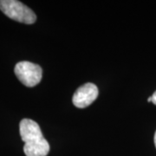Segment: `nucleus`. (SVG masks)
Returning a JSON list of instances; mask_svg holds the SVG:
<instances>
[{
  "label": "nucleus",
  "mask_w": 156,
  "mask_h": 156,
  "mask_svg": "<svg viewBox=\"0 0 156 156\" xmlns=\"http://www.w3.org/2000/svg\"><path fill=\"white\" fill-rule=\"evenodd\" d=\"M147 101H148V102H151V101H152V96L148 97V99H147Z\"/></svg>",
  "instance_id": "6"
},
{
  "label": "nucleus",
  "mask_w": 156,
  "mask_h": 156,
  "mask_svg": "<svg viewBox=\"0 0 156 156\" xmlns=\"http://www.w3.org/2000/svg\"><path fill=\"white\" fill-rule=\"evenodd\" d=\"M19 131L24 142L23 152L26 156H46L50 152V144L43 136L41 128L30 119H23Z\"/></svg>",
  "instance_id": "1"
},
{
  "label": "nucleus",
  "mask_w": 156,
  "mask_h": 156,
  "mask_svg": "<svg viewBox=\"0 0 156 156\" xmlns=\"http://www.w3.org/2000/svg\"><path fill=\"white\" fill-rule=\"evenodd\" d=\"M154 144H155V147H156V132H155V134H154Z\"/></svg>",
  "instance_id": "7"
},
{
  "label": "nucleus",
  "mask_w": 156,
  "mask_h": 156,
  "mask_svg": "<svg viewBox=\"0 0 156 156\" xmlns=\"http://www.w3.org/2000/svg\"><path fill=\"white\" fill-rule=\"evenodd\" d=\"M152 101H153L154 104H155L156 105V91L153 94V95H152Z\"/></svg>",
  "instance_id": "5"
},
{
  "label": "nucleus",
  "mask_w": 156,
  "mask_h": 156,
  "mask_svg": "<svg viewBox=\"0 0 156 156\" xmlns=\"http://www.w3.org/2000/svg\"><path fill=\"white\" fill-rule=\"evenodd\" d=\"M0 10L7 17L17 22L32 24L37 21L34 11L17 0H0Z\"/></svg>",
  "instance_id": "2"
},
{
  "label": "nucleus",
  "mask_w": 156,
  "mask_h": 156,
  "mask_svg": "<svg viewBox=\"0 0 156 156\" xmlns=\"http://www.w3.org/2000/svg\"><path fill=\"white\" fill-rule=\"evenodd\" d=\"M15 75L17 79L26 87H34L41 82L43 76V70L39 65L23 61L16 64L14 69Z\"/></svg>",
  "instance_id": "3"
},
{
  "label": "nucleus",
  "mask_w": 156,
  "mask_h": 156,
  "mask_svg": "<svg viewBox=\"0 0 156 156\" xmlns=\"http://www.w3.org/2000/svg\"><path fill=\"white\" fill-rule=\"evenodd\" d=\"M98 88L91 83L81 86L73 95V104L78 108L89 106L98 96Z\"/></svg>",
  "instance_id": "4"
}]
</instances>
